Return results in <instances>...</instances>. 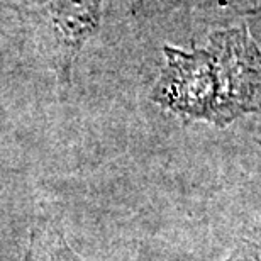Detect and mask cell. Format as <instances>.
Instances as JSON below:
<instances>
[{
  "label": "cell",
  "mask_w": 261,
  "mask_h": 261,
  "mask_svg": "<svg viewBox=\"0 0 261 261\" xmlns=\"http://www.w3.org/2000/svg\"><path fill=\"white\" fill-rule=\"evenodd\" d=\"M165 55L151 98L184 121L227 126L261 111V51L244 25L214 33L203 49L166 46Z\"/></svg>",
  "instance_id": "cell-1"
},
{
  "label": "cell",
  "mask_w": 261,
  "mask_h": 261,
  "mask_svg": "<svg viewBox=\"0 0 261 261\" xmlns=\"http://www.w3.org/2000/svg\"><path fill=\"white\" fill-rule=\"evenodd\" d=\"M19 261H85L65 236L60 219L51 212H39L29 227V239ZM222 261H261V246L244 243Z\"/></svg>",
  "instance_id": "cell-2"
},
{
  "label": "cell",
  "mask_w": 261,
  "mask_h": 261,
  "mask_svg": "<svg viewBox=\"0 0 261 261\" xmlns=\"http://www.w3.org/2000/svg\"><path fill=\"white\" fill-rule=\"evenodd\" d=\"M232 4H236L243 12L253 14L261 10V0H232Z\"/></svg>",
  "instance_id": "cell-3"
},
{
  "label": "cell",
  "mask_w": 261,
  "mask_h": 261,
  "mask_svg": "<svg viewBox=\"0 0 261 261\" xmlns=\"http://www.w3.org/2000/svg\"><path fill=\"white\" fill-rule=\"evenodd\" d=\"M253 138H254V141H256L258 146L261 148V122H258V124H256V127H254Z\"/></svg>",
  "instance_id": "cell-4"
}]
</instances>
